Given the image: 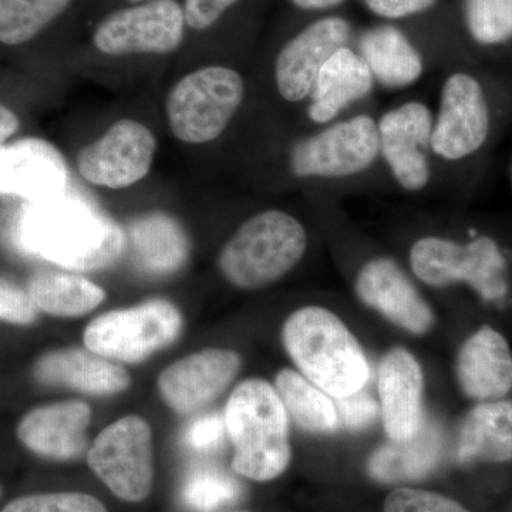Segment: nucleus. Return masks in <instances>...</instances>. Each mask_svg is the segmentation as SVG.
<instances>
[{
  "label": "nucleus",
  "instance_id": "nucleus-1",
  "mask_svg": "<svg viewBox=\"0 0 512 512\" xmlns=\"http://www.w3.org/2000/svg\"><path fill=\"white\" fill-rule=\"evenodd\" d=\"M512 117V76L481 63L454 67L441 80L431 153L461 171L476 170Z\"/></svg>",
  "mask_w": 512,
  "mask_h": 512
},
{
  "label": "nucleus",
  "instance_id": "nucleus-2",
  "mask_svg": "<svg viewBox=\"0 0 512 512\" xmlns=\"http://www.w3.org/2000/svg\"><path fill=\"white\" fill-rule=\"evenodd\" d=\"M16 241L23 251L74 272L109 268L126 247L116 222L69 192L28 202L19 215Z\"/></svg>",
  "mask_w": 512,
  "mask_h": 512
},
{
  "label": "nucleus",
  "instance_id": "nucleus-3",
  "mask_svg": "<svg viewBox=\"0 0 512 512\" xmlns=\"http://www.w3.org/2000/svg\"><path fill=\"white\" fill-rule=\"evenodd\" d=\"M282 343L299 373L333 399L362 390L370 376L359 340L338 315L303 306L286 319Z\"/></svg>",
  "mask_w": 512,
  "mask_h": 512
},
{
  "label": "nucleus",
  "instance_id": "nucleus-4",
  "mask_svg": "<svg viewBox=\"0 0 512 512\" xmlns=\"http://www.w3.org/2000/svg\"><path fill=\"white\" fill-rule=\"evenodd\" d=\"M224 419L235 473L258 483L285 473L292 458L289 417L271 383L256 377L239 383L229 396Z\"/></svg>",
  "mask_w": 512,
  "mask_h": 512
},
{
  "label": "nucleus",
  "instance_id": "nucleus-5",
  "mask_svg": "<svg viewBox=\"0 0 512 512\" xmlns=\"http://www.w3.org/2000/svg\"><path fill=\"white\" fill-rule=\"evenodd\" d=\"M413 275L433 288L464 286L487 303L508 298L512 289V259L500 239L468 229L463 239L427 235L409 251Z\"/></svg>",
  "mask_w": 512,
  "mask_h": 512
},
{
  "label": "nucleus",
  "instance_id": "nucleus-6",
  "mask_svg": "<svg viewBox=\"0 0 512 512\" xmlns=\"http://www.w3.org/2000/svg\"><path fill=\"white\" fill-rule=\"evenodd\" d=\"M308 234L289 212L268 210L249 218L221 249L222 276L242 291L276 284L302 261Z\"/></svg>",
  "mask_w": 512,
  "mask_h": 512
},
{
  "label": "nucleus",
  "instance_id": "nucleus-7",
  "mask_svg": "<svg viewBox=\"0 0 512 512\" xmlns=\"http://www.w3.org/2000/svg\"><path fill=\"white\" fill-rule=\"evenodd\" d=\"M377 161V119L363 111L319 127L299 138L289 151V168L299 180H353L372 170Z\"/></svg>",
  "mask_w": 512,
  "mask_h": 512
},
{
  "label": "nucleus",
  "instance_id": "nucleus-8",
  "mask_svg": "<svg viewBox=\"0 0 512 512\" xmlns=\"http://www.w3.org/2000/svg\"><path fill=\"white\" fill-rule=\"evenodd\" d=\"M244 97V77L237 70L225 66L195 70L168 94L171 131L184 143H210L227 130Z\"/></svg>",
  "mask_w": 512,
  "mask_h": 512
},
{
  "label": "nucleus",
  "instance_id": "nucleus-9",
  "mask_svg": "<svg viewBox=\"0 0 512 512\" xmlns=\"http://www.w3.org/2000/svg\"><path fill=\"white\" fill-rule=\"evenodd\" d=\"M183 330V316L173 303L153 299L97 316L84 330V348L114 362L140 363L173 345Z\"/></svg>",
  "mask_w": 512,
  "mask_h": 512
},
{
  "label": "nucleus",
  "instance_id": "nucleus-10",
  "mask_svg": "<svg viewBox=\"0 0 512 512\" xmlns=\"http://www.w3.org/2000/svg\"><path fill=\"white\" fill-rule=\"evenodd\" d=\"M93 473L120 500L141 503L154 485L153 431L140 416H126L101 431L87 451Z\"/></svg>",
  "mask_w": 512,
  "mask_h": 512
},
{
  "label": "nucleus",
  "instance_id": "nucleus-11",
  "mask_svg": "<svg viewBox=\"0 0 512 512\" xmlns=\"http://www.w3.org/2000/svg\"><path fill=\"white\" fill-rule=\"evenodd\" d=\"M377 119L379 161L397 187L409 194L426 191L433 180V109L423 100H407Z\"/></svg>",
  "mask_w": 512,
  "mask_h": 512
},
{
  "label": "nucleus",
  "instance_id": "nucleus-12",
  "mask_svg": "<svg viewBox=\"0 0 512 512\" xmlns=\"http://www.w3.org/2000/svg\"><path fill=\"white\" fill-rule=\"evenodd\" d=\"M184 23V9L175 0H151L104 19L94 33V45L110 56L163 55L183 42Z\"/></svg>",
  "mask_w": 512,
  "mask_h": 512
},
{
  "label": "nucleus",
  "instance_id": "nucleus-13",
  "mask_svg": "<svg viewBox=\"0 0 512 512\" xmlns=\"http://www.w3.org/2000/svg\"><path fill=\"white\" fill-rule=\"evenodd\" d=\"M157 141L134 120L117 121L106 134L80 151L77 167L84 180L107 188H126L150 171Z\"/></svg>",
  "mask_w": 512,
  "mask_h": 512
},
{
  "label": "nucleus",
  "instance_id": "nucleus-14",
  "mask_svg": "<svg viewBox=\"0 0 512 512\" xmlns=\"http://www.w3.org/2000/svg\"><path fill=\"white\" fill-rule=\"evenodd\" d=\"M357 298L397 328L421 336L434 326V312L399 262L376 256L360 266L355 278Z\"/></svg>",
  "mask_w": 512,
  "mask_h": 512
},
{
  "label": "nucleus",
  "instance_id": "nucleus-15",
  "mask_svg": "<svg viewBox=\"0 0 512 512\" xmlns=\"http://www.w3.org/2000/svg\"><path fill=\"white\" fill-rule=\"evenodd\" d=\"M241 365L235 350L212 348L192 353L165 367L158 377V393L173 412L192 416L228 389Z\"/></svg>",
  "mask_w": 512,
  "mask_h": 512
},
{
  "label": "nucleus",
  "instance_id": "nucleus-16",
  "mask_svg": "<svg viewBox=\"0 0 512 512\" xmlns=\"http://www.w3.org/2000/svg\"><path fill=\"white\" fill-rule=\"evenodd\" d=\"M352 26L342 16H326L292 37L275 60V84L279 96L292 104L311 96L313 84L329 57L348 46Z\"/></svg>",
  "mask_w": 512,
  "mask_h": 512
},
{
  "label": "nucleus",
  "instance_id": "nucleus-17",
  "mask_svg": "<svg viewBox=\"0 0 512 512\" xmlns=\"http://www.w3.org/2000/svg\"><path fill=\"white\" fill-rule=\"evenodd\" d=\"M69 168L60 151L42 138L0 144V194L28 202L69 190Z\"/></svg>",
  "mask_w": 512,
  "mask_h": 512
},
{
  "label": "nucleus",
  "instance_id": "nucleus-18",
  "mask_svg": "<svg viewBox=\"0 0 512 512\" xmlns=\"http://www.w3.org/2000/svg\"><path fill=\"white\" fill-rule=\"evenodd\" d=\"M380 414L389 440H407L423 426L424 376L412 352L393 348L384 353L377 373Z\"/></svg>",
  "mask_w": 512,
  "mask_h": 512
},
{
  "label": "nucleus",
  "instance_id": "nucleus-19",
  "mask_svg": "<svg viewBox=\"0 0 512 512\" xmlns=\"http://www.w3.org/2000/svg\"><path fill=\"white\" fill-rule=\"evenodd\" d=\"M92 409L84 402L45 404L20 419L16 436L30 453L50 461H74L89 447L86 430Z\"/></svg>",
  "mask_w": 512,
  "mask_h": 512
},
{
  "label": "nucleus",
  "instance_id": "nucleus-20",
  "mask_svg": "<svg viewBox=\"0 0 512 512\" xmlns=\"http://www.w3.org/2000/svg\"><path fill=\"white\" fill-rule=\"evenodd\" d=\"M456 379L468 399L493 402L512 390V352L507 339L491 326L471 333L456 357Z\"/></svg>",
  "mask_w": 512,
  "mask_h": 512
},
{
  "label": "nucleus",
  "instance_id": "nucleus-21",
  "mask_svg": "<svg viewBox=\"0 0 512 512\" xmlns=\"http://www.w3.org/2000/svg\"><path fill=\"white\" fill-rule=\"evenodd\" d=\"M376 87L375 77L359 52L349 45L340 47L316 77L306 109L308 119L318 127L333 123L370 97Z\"/></svg>",
  "mask_w": 512,
  "mask_h": 512
},
{
  "label": "nucleus",
  "instance_id": "nucleus-22",
  "mask_svg": "<svg viewBox=\"0 0 512 512\" xmlns=\"http://www.w3.org/2000/svg\"><path fill=\"white\" fill-rule=\"evenodd\" d=\"M37 382L62 386L93 396H110L128 389L130 373L121 363L87 348H64L47 352L33 367Z\"/></svg>",
  "mask_w": 512,
  "mask_h": 512
},
{
  "label": "nucleus",
  "instance_id": "nucleus-23",
  "mask_svg": "<svg viewBox=\"0 0 512 512\" xmlns=\"http://www.w3.org/2000/svg\"><path fill=\"white\" fill-rule=\"evenodd\" d=\"M357 52L375 77L377 86L390 92L420 82L426 62L409 36L393 25H377L360 36Z\"/></svg>",
  "mask_w": 512,
  "mask_h": 512
},
{
  "label": "nucleus",
  "instance_id": "nucleus-24",
  "mask_svg": "<svg viewBox=\"0 0 512 512\" xmlns=\"http://www.w3.org/2000/svg\"><path fill=\"white\" fill-rule=\"evenodd\" d=\"M443 453L439 424L424 419L423 426L407 440H389L377 448L367 463L373 480L384 484L406 483L430 476Z\"/></svg>",
  "mask_w": 512,
  "mask_h": 512
},
{
  "label": "nucleus",
  "instance_id": "nucleus-25",
  "mask_svg": "<svg viewBox=\"0 0 512 512\" xmlns=\"http://www.w3.org/2000/svg\"><path fill=\"white\" fill-rule=\"evenodd\" d=\"M460 464H504L512 460V403L508 400L477 403L458 430Z\"/></svg>",
  "mask_w": 512,
  "mask_h": 512
},
{
  "label": "nucleus",
  "instance_id": "nucleus-26",
  "mask_svg": "<svg viewBox=\"0 0 512 512\" xmlns=\"http://www.w3.org/2000/svg\"><path fill=\"white\" fill-rule=\"evenodd\" d=\"M134 261L153 275H170L185 264L190 244L183 228L165 214L138 218L128 228Z\"/></svg>",
  "mask_w": 512,
  "mask_h": 512
},
{
  "label": "nucleus",
  "instance_id": "nucleus-27",
  "mask_svg": "<svg viewBox=\"0 0 512 512\" xmlns=\"http://www.w3.org/2000/svg\"><path fill=\"white\" fill-rule=\"evenodd\" d=\"M26 289L37 311L56 318L87 315L106 299V292L100 286L67 272H37L29 279Z\"/></svg>",
  "mask_w": 512,
  "mask_h": 512
},
{
  "label": "nucleus",
  "instance_id": "nucleus-28",
  "mask_svg": "<svg viewBox=\"0 0 512 512\" xmlns=\"http://www.w3.org/2000/svg\"><path fill=\"white\" fill-rule=\"evenodd\" d=\"M460 22L476 62L512 52V0H461Z\"/></svg>",
  "mask_w": 512,
  "mask_h": 512
},
{
  "label": "nucleus",
  "instance_id": "nucleus-29",
  "mask_svg": "<svg viewBox=\"0 0 512 512\" xmlns=\"http://www.w3.org/2000/svg\"><path fill=\"white\" fill-rule=\"evenodd\" d=\"M275 390L289 419L305 433L333 434L340 429L335 400L301 373L282 369L275 377Z\"/></svg>",
  "mask_w": 512,
  "mask_h": 512
},
{
  "label": "nucleus",
  "instance_id": "nucleus-30",
  "mask_svg": "<svg viewBox=\"0 0 512 512\" xmlns=\"http://www.w3.org/2000/svg\"><path fill=\"white\" fill-rule=\"evenodd\" d=\"M70 0H0V42H29L62 15Z\"/></svg>",
  "mask_w": 512,
  "mask_h": 512
},
{
  "label": "nucleus",
  "instance_id": "nucleus-31",
  "mask_svg": "<svg viewBox=\"0 0 512 512\" xmlns=\"http://www.w3.org/2000/svg\"><path fill=\"white\" fill-rule=\"evenodd\" d=\"M241 494V484L224 470L215 467L194 468L181 488L184 504L202 512L237 503Z\"/></svg>",
  "mask_w": 512,
  "mask_h": 512
},
{
  "label": "nucleus",
  "instance_id": "nucleus-32",
  "mask_svg": "<svg viewBox=\"0 0 512 512\" xmlns=\"http://www.w3.org/2000/svg\"><path fill=\"white\" fill-rule=\"evenodd\" d=\"M0 512H109L100 500L84 493L25 495L10 501Z\"/></svg>",
  "mask_w": 512,
  "mask_h": 512
},
{
  "label": "nucleus",
  "instance_id": "nucleus-33",
  "mask_svg": "<svg viewBox=\"0 0 512 512\" xmlns=\"http://www.w3.org/2000/svg\"><path fill=\"white\" fill-rule=\"evenodd\" d=\"M384 512H471L464 505L433 491L402 487L384 501Z\"/></svg>",
  "mask_w": 512,
  "mask_h": 512
},
{
  "label": "nucleus",
  "instance_id": "nucleus-34",
  "mask_svg": "<svg viewBox=\"0 0 512 512\" xmlns=\"http://www.w3.org/2000/svg\"><path fill=\"white\" fill-rule=\"evenodd\" d=\"M335 404L340 427L349 431L365 430L380 416V404L365 392V387L349 396L335 399Z\"/></svg>",
  "mask_w": 512,
  "mask_h": 512
},
{
  "label": "nucleus",
  "instance_id": "nucleus-35",
  "mask_svg": "<svg viewBox=\"0 0 512 512\" xmlns=\"http://www.w3.org/2000/svg\"><path fill=\"white\" fill-rule=\"evenodd\" d=\"M37 313L39 311L30 299L28 289L0 276V320L26 326L35 322Z\"/></svg>",
  "mask_w": 512,
  "mask_h": 512
},
{
  "label": "nucleus",
  "instance_id": "nucleus-36",
  "mask_svg": "<svg viewBox=\"0 0 512 512\" xmlns=\"http://www.w3.org/2000/svg\"><path fill=\"white\" fill-rule=\"evenodd\" d=\"M227 436L224 416L217 413L202 414L192 420L184 431V444L197 453H211L224 443Z\"/></svg>",
  "mask_w": 512,
  "mask_h": 512
},
{
  "label": "nucleus",
  "instance_id": "nucleus-37",
  "mask_svg": "<svg viewBox=\"0 0 512 512\" xmlns=\"http://www.w3.org/2000/svg\"><path fill=\"white\" fill-rule=\"evenodd\" d=\"M373 15L382 19L399 20L421 15L437 5L439 0H362Z\"/></svg>",
  "mask_w": 512,
  "mask_h": 512
},
{
  "label": "nucleus",
  "instance_id": "nucleus-38",
  "mask_svg": "<svg viewBox=\"0 0 512 512\" xmlns=\"http://www.w3.org/2000/svg\"><path fill=\"white\" fill-rule=\"evenodd\" d=\"M237 2L239 0H187L185 23L194 30L208 29Z\"/></svg>",
  "mask_w": 512,
  "mask_h": 512
},
{
  "label": "nucleus",
  "instance_id": "nucleus-39",
  "mask_svg": "<svg viewBox=\"0 0 512 512\" xmlns=\"http://www.w3.org/2000/svg\"><path fill=\"white\" fill-rule=\"evenodd\" d=\"M19 119L12 110L0 104V144L5 143L8 138L18 131Z\"/></svg>",
  "mask_w": 512,
  "mask_h": 512
},
{
  "label": "nucleus",
  "instance_id": "nucleus-40",
  "mask_svg": "<svg viewBox=\"0 0 512 512\" xmlns=\"http://www.w3.org/2000/svg\"><path fill=\"white\" fill-rule=\"evenodd\" d=\"M291 2L296 8L320 12V10L338 8V6L345 3L346 0H291Z\"/></svg>",
  "mask_w": 512,
  "mask_h": 512
},
{
  "label": "nucleus",
  "instance_id": "nucleus-41",
  "mask_svg": "<svg viewBox=\"0 0 512 512\" xmlns=\"http://www.w3.org/2000/svg\"><path fill=\"white\" fill-rule=\"evenodd\" d=\"M128 2H134V3H136V2H143V0H128Z\"/></svg>",
  "mask_w": 512,
  "mask_h": 512
},
{
  "label": "nucleus",
  "instance_id": "nucleus-42",
  "mask_svg": "<svg viewBox=\"0 0 512 512\" xmlns=\"http://www.w3.org/2000/svg\"><path fill=\"white\" fill-rule=\"evenodd\" d=\"M511 188H512V165H511Z\"/></svg>",
  "mask_w": 512,
  "mask_h": 512
},
{
  "label": "nucleus",
  "instance_id": "nucleus-43",
  "mask_svg": "<svg viewBox=\"0 0 512 512\" xmlns=\"http://www.w3.org/2000/svg\"><path fill=\"white\" fill-rule=\"evenodd\" d=\"M0 494H2V488H0Z\"/></svg>",
  "mask_w": 512,
  "mask_h": 512
}]
</instances>
